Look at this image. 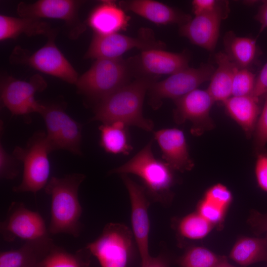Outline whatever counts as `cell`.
Listing matches in <instances>:
<instances>
[{
    "label": "cell",
    "instance_id": "1",
    "mask_svg": "<svg viewBox=\"0 0 267 267\" xmlns=\"http://www.w3.org/2000/svg\"><path fill=\"white\" fill-rule=\"evenodd\" d=\"M157 81L151 78H134L96 103L91 121L102 124L115 122L136 126L147 132L154 129L152 120L143 115L144 97L151 85Z\"/></svg>",
    "mask_w": 267,
    "mask_h": 267
},
{
    "label": "cell",
    "instance_id": "2",
    "mask_svg": "<svg viewBox=\"0 0 267 267\" xmlns=\"http://www.w3.org/2000/svg\"><path fill=\"white\" fill-rule=\"evenodd\" d=\"M86 176L73 173L61 178L52 177L44 188L51 196L49 233L68 234L78 237L81 231L82 208L78 197L79 187Z\"/></svg>",
    "mask_w": 267,
    "mask_h": 267
},
{
    "label": "cell",
    "instance_id": "3",
    "mask_svg": "<svg viewBox=\"0 0 267 267\" xmlns=\"http://www.w3.org/2000/svg\"><path fill=\"white\" fill-rule=\"evenodd\" d=\"M150 140L133 157L109 174H132L138 176L144 184L146 192L155 201L168 203L173 197L171 188L176 181L173 170L166 162L153 155Z\"/></svg>",
    "mask_w": 267,
    "mask_h": 267
},
{
    "label": "cell",
    "instance_id": "4",
    "mask_svg": "<svg viewBox=\"0 0 267 267\" xmlns=\"http://www.w3.org/2000/svg\"><path fill=\"white\" fill-rule=\"evenodd\" d=\"M135 78L131 57L96 59L90 68L79 77L78 93L96 103Z\"/></svg>",
    "mask_w": 267,
    "mask_h": 267
},
{
    "label": "cell",
    "instance_id": "5",
    "mask_svg": "<svg viewBox=\"0 0 267 267\" xmlns=\"http://www.w3.org/2000/svg\"><path fill=\"white\" fill-rule=\"evenodd\" d=\"M50 153L46 133L43 131L35 132L25 146L15 147L12 154L23 163V173L21 183L12 188L14 192L36 193L45 187L50 174Z\"/></svg>",
    "mask_w": 267,
    "mask_h": 267
},
{
    "label": "cell",
    "instance_id": "6",
    "mask_svg": "<svg viewBox=\"0 0 267 267\" xmlns=\"http://www.w3.org/2000/svg\"><path fill=\"white\" fill-rule=\"evenodd\" d=\"M133 233L125 225L109 223L94 241L85 247L101 267H127L133 247Z\"/></svg>",
    "mask_w": 267,
    "mask_h": 267
},
{
    "label": "cell",
    "instance_id": "7",
    "mask_svg": "<svg viewBox=\"0 0 267 267\" xmlns=\"http://www.w3.org/2000/svg\"><path fill=\"white\" fill-rule=\"evenodd\" d=\"M39 114L45 125L46 139L51 152L64 150L82 155V126L79 123L58 104H43Z\"/></svg>",
    "mask_w": 267,
    "mask_h": 267
},
{
    "label": "cell",
    "instance_id": "8",
    "mask_svg": "<svg viewBox=\"0 0 267 267\" xmlns=\"http://www.w3.org/2000/svg\"><path fill=\"white\" fill-rule=\"evenodd\" d=\"M54 40L55 38L48 39L46 44L34 52L17 46L10 56V61L13 64L29 66L41 72L76 85L78 74L56 46Z\"/></svg>",
    "mask_w": 267,
    "mask_h": 267
},
{
    "label": "cell",
    "instance_id": "9",
    "mask_svg": "<svg viewBox=\"0 0 267 267\" xmlns=\"http://www.w3.org/2000/svg\"><path fill=\"white\" fill-rule=\"evenodd\" d=\"M165 44L157 39L153 31L141 28L137 36L131 37L119 33L107 35L94 34L84 58L89 59H117L134 48L141 51L152 48H166Z\"/></svg>",
    "mask_w": 267,
    "mask_h": 267
},
{
    "label": "cell",
    "instance_id": "10",
    "mask_svg": "<svg viewBox=\"0 0 267 267\" xmlns=\"http://www.w3.org/2000/svg\"><path fill=\"white\" fill-rule=\"evenodd\" d=\"M215 70L212 65L205 63L198 68L188 67L162 81L155 82L148 91L149 105L153 109L157 110L164 99L175 100L186 95L210 80Z\"/></svg>",
    "mask_w": 267,
    "mask_h": 267
},
{
    "label": "cell",
    "instance_id": "11",
    "mask_svg": "<svg viewBox=\"0 0 267 267\" xmlns=\"http://www.w3.org/2000/svg\"><path fill=\"white\" fill-rule=\"evenodd\" d=\"M46 86L45 81L39 74L33 76L28 81L6 77L1 81V102L13 115L39 114L43 103L35 99V94L44 90Z\"/></svg>",
    "mask_w": 267,
    "mask_h": 267
},
{
    "label": "cell",
    "instance_id": "12",
    "mask_svg": "<svg viewBox=\"0 0 267 267\" xmlns=\"http://www.w3.org/2000/svg\"><path fill=\"white\" fill-rule=\"evenodd\" d=\"M174 101L176 106L173 110L175 122L182 124L190 121L192 135L200 136L214 129L215 124L210 111L215 102L207 89H197Z\"/></svg>",
    "mask_w": 267,
    "mask_h": 267
},
{
    "label": "cell",
    "instance_id": "13",
    "mask_svg": "<svg viewBox=\"0 0 267 267\" xmlns=\"http://www.w3.org/2000/svg\"><path fill=\"white\" fill-rule=\"evenodd\" d=\"M82 2L74 0H40L32 3L21 2L17 5V12L20 17L63 20L69 28L70 37L75 39L86 30V26L78 16Z\"/></svg>",
    "mask_w": 267,
    "mask_h": 267
},
{
    "label": "cell",
    "instance_id": "14",
    "mask_svg": "<svg viewBox=\"0 0 267 267\" xmlns=\"http://www.w3.org/2000/svg\"><path fill=\"white\" fill-rule=\"evenodd\" d=\"M0 232L2 238L10 242L16 238L27 241L49 235L41 215L15 201L10 204L5 218L0 222Z\"/></svg>",
    "mask_w": 267,
    "mask_h": 267
},
{
    "label": "cell",
    "instance_id": "15",
    "mask_svg": "<svg viewBox=\"0 0 267 267\" xmlns=\"http://www.w3.org/2000/svg\"><path fill=\"white\" fill-rule=\"evenodd\" d=\"M164 49L145 50L131 57L135 78L143 77L158 81L163 75H171L188 67L190 57L186 51L175 53Z\"/></svg>",
    "mask_w": 267,
    "mask_h": 267
},
{
    "label": "cell",
    "instance_id": "16",
    "mask_svg": "<svg viewBox=\"0 0 267 267\" xmlns=\"http://www.w3.org/2000/svg\"><path fill=\"white\" fill-rule=\"evenodd\" d=\"M121 178L131 200L133 233L140 254L141 267H145L151 258L148 248L150 222L148 208L149 203L143 186L133 180L127 174L121 175Z\"/></svg>",
    "mask_w": 267,
    "mask_h": 267
},
{
    "label": "cell",
    "instance_id": "17",
    "mask_svg": "<svg viewBox=\"0 0 267 267\" xmlns=\"http://www.w3.org/2000/svg\"><path fill=\"white\" fill-rule=\"evenodd\" d=\"M228 12L229 8L196 15L179 26V34L193 44L213 51L219 39L221 21L227 17Z\"/></svg>",
    "mask_w": 267,
    "mask_h": 267
},
{
    "label": "cell",
    "instance_id": "18",
    "mask_svg": "<svg viewBox=\"0 0 267 267\" xmlns=\"http://www.w3.org/2000/svg\"><path fill=\"white\" fill-rule=\"evenodd\" d=\"M162 153V158L173 170L181 172L192 170L193 160L189 155L188 144L182 131L168 128L154 133Z\"/></svg>",
    "mask_w": 267,
    "mask_h": 267
},
{
    "label": "cell",
    "instance_id": "19",
    "mask_svg": "<svg viewBox=\"0 0 267 267\" xmlns=\"http://www.w3.org/2000/svg\"><path fill=\"white\" fill-rule=\"evenodd\" d=\"M125 11H130L158 25L177 24L182 26L191 16L180 10L153 0H127L119 2Z\"/></svg>",
    "mask_w": 267,
    "mask_h": 267
},
{
    "label": "cell",
    "instance_id": "20",
    "mask_svg": "<svg viewBox=\"0 0 267 267\" xmlns=\"http://www.w3.org/2000/svg\"><path fill=\"white\" fill-rule=\"evenodd\" d=\"M55 244L49 235L27 240L18 249L1 252L0 267H41Z\"/></svg>",
    "mask_w": 267,
    "mask_h": 267
},
{
    "label": "cell",
    "instance_id": "21",
    "mask_svg": "<svg viewBox=\"0 0 267 267\" xmlns=\"http://www.w3.org/2000/svg\"><path fill=\"white\" fill-rule=\"evenodd\" d=\"M130 17L113 1L104 0L91 12L88 23L94 34L107 35L126 29Z\"/></svg>",
    "mask_w": 267,
    "mask_h": 267
},
{
    "label": "cell",
    "instance_id": "22",
    "mask_svg": "<svg viewBox=\"0 0 267 267\" xmlns=\"http://www.w3.org/2000/svg\"><path fill=\"white\" fill-rule=\"evenodd\" d=\"M57 30L45 21L30 17L0 15V40L15 39L21 34L31 37L43 35L48 39L56 37Z\"/></svg>",
    "mask_w": 267,
    "mask_h": 267
},
{
    "label": "cell",
    "instance_id": "23",
    "mask_svg": "<svg viewBox=\"0 0 267 267\" xmlns=\"http://www.w3.org/2000/svg\"><path fill=\"white\" fill-rule=\"evenodd\" d=\"M259 100L252 95L232 96L222 103L228 116L241 128L248 138L253 136L261 112Z\"/></svg>",
    "mask_w": 267,
    "mask_h": 267
},
{
    "label": "cell",
    "instance_id": "24",
    "mask_svg": "<svg viewBox=\"0 0 267 267\" xmlns=\"http://www.w3.org/2000/svg\"><path fill=\"white\" fill-rule=\"evenodd\" d=\"M218 65L210 79L207 90L215 102L223 103L232 96V85L238 68L225 53L220 52L215 56Z\"/></svg>",
    "mask_w": 267,
    "mask_h": 267
},
{
    "label": "cell",
    "instance_id": "25",
    "mask_svg": "<svg viewBox=\"0 0 267 267\" xmlns=\"http://www.w3.org/2000/svg\"><path fill=\"white\" fill-rule=\"evenodd\" d=\"M225 54L239 68H247L256 59L258 46L256 40L236 36L233 31L223 37Z\"/></svg>",
    "mask_w": 267,
    "mask_h": 267
},
{
    "label": "cell",
    "instance_id": "26",
    "mask_svg": "<svg viewBox=\"0 0 267 267\" xmlns=\"http://www.w3.org/2000/svg\"><path fill=\"white\" fill-rule=\"evenodd\" d=\"M128 127L121 122L102 124L99 127L100 146L109 153L129 155L133 147Z\"/></svg>",
    "mask_w": 267,
    "mask_h": 267
},
{
    "label": "cell",
    "instance_id": "27",
    "mask_svg": "<svg viewBox=\"0 0 267 267\" xmlns=\"http://www.w3.org/2000/svg\"><path fill=\"white\" fill-rule=\"evenodd\" d=\"M229 257L244 267L267 260V237L240 238L232 248Z\"/></svg>",
    "mask_w": 267,
    "mask_h": 267
},
{
    "label": "cell",
    "instance_id": "28",
    "mask_svg": "<svg viewBox=\"0 0 267 267\" xmlns=\"http://www.w3.org/2000/svg\"><path fill=\"white\" fill-rule=\"evenodd\" d=\"M91 255L86 247L71 253L55 244L41 267H89Z\"/></svg>",
    "mask_w": 267,
    "mask_h": 267
},
{
    "label": "cell",
    "instance_id": "29",
    "mask_svg": "<svg viewBox=\"0 0 267 267\" xmlns=\"http://www.w3.org/2000/svg\"><path fill=\"white\" fill-rule=\"evenodd\" d=\"M225 258L202 247H193L178 260L181 267H217Z\"/></svg>",
    "mask_w": 267,
    "mask_h": 267
},
{
    "label": "cell",
    "instance_id": "30",
    "mask_svg": "<svg viewBox=\"0 0 267 267\" xmlns=\"http://www.w3.org/2000/svg\"><path fill=\"white\" fill-rule=\"evenodd\" d=\"M213 225L196 212L187 215L180 221L178 230L184 237L190 239H199L208 234Z\"/></svg>",
    "mask_w": 267,
    "mask_h": 267
},
{
    "label": "cell",
    "instance_id": "31",
    "mask_svg": "<svg viewBox=\"0 0 267 267\" xmlns=\"http://www.w3.org/2000/svg\"><path fill=\"white\" fill-rule=\"evenodd\" d=\"M256 77L247 68H238L234 75L232 85V96L252 95Z\"/></svg>",
    "mask_w": 267,
    "mask_h": 267
},
{
    "label": "cell",
    "instance_id": "32",
    "mask_svg": "<svg viewBox=\"0 0 267 267\" xmlns=\"http://www.w3.org/2000/svg\"><path fill=\"white\" fill-rule=\"evenodd\" d=\"M253 134V147L256 154L266 150L267 143V93Z\"/></svg>",
    "mask_w": 267,
    "mask_h": 267
},
{
    "label": "cell",
    "instance_id": "33",
    "mask_svg": "<svg viewBox=\"0 0 267 267\" xmlns=\"http://www.w3.org/2000/svg\"><path fill=\"white\" fill-rule=\"evenodd\" d=\"M203 198L226 210L232 201V195L226 186L217 183L206 190Z\"/></svg>",
    "mask_w": 267,
    "mask_h": 267
},
{
    "label": "cell",
    "instance_id": "34",
    "mask_svg": "<svg viewBox=\"0 0 267 267\" xmlns=\"http://www.w3.org/2000/svg\"><path fill=\"white\" fill-rule=\"evenodd\" d=\"M19 161L12 154H9L0 144V177L1 178L13 179L19 174Z\"/></svg>",
    "mask_w": 267,
    "mask_h": 267
},
{
    "label": "cell",
    "instance_id": "35",
    "mask_svg": "<svg viewBox=\"0 0 267 267\" xmlns=\"http://www.w3.org/2000/svg\"><path fill=\"white\" fill-rule=\"evenodd\" d=\"M225 211L203 198L198 204L197 212L212 224L215 225L222 221Z\"/></svg>",
    "mask_w": 267,
    "mask_h": 267
},
{
    "label": "cell",
    "instance_id": "36",
    "mask_svg": "<svg viewBox=\"0 0 267 267\" xmlns=\"http://www.w3.org/2000/svg\"><path fill=\"white\" fill-rule=\"evenodd\" d=\"M192 6L195 16L229 8L228 2L215 0H194Z\"/></svg>",
    "mask_w": 267,
    "mask_h": 267
},
{
    "label": "cell",
    "instance_id": "37",
    "mask_svg": "<svg viewBox=\"0 0 267 267\" xmlns=\"http://www.w3.org/2000/svg\"><path fill=\"white\" fill-rule=\"evenodd\" d=\"M255 174L259 187L267 192V152L266 150L256 154Z\"/></svg>",
    "mask_w": 267,
    "mask_h": 267
},
{
    "label": "cell",
    "instance_id": "38",
    "mask_svg": "<svg viewBox=\"0 0 267 267\" xmlns=\"http://www.w3.org/2000/svg\"><path fill=\"white\" fill-rule=\"evenodd\" d=\"M267 93V62L264 65L256 77L253 96L260 99Z\"/></svg>",
    "mask_w": 267,
    "mask_h": 267
},
{
    "label": "cell",
    "instance_id": "39",
    "mask_svg": "<svg viewBox=\"0 0 267 267\" xmlns=\"http://www.w3.org/2000/svg\"><path fill=\"white\" fill-rule=\"evenodd\" d=\"M250 222L258 233H265L267 237V214L263 215L255 213L251 217Z\"/></svg>",
    "mask_w": 267,
    "mask_h": 267
},
{
    "label": "cell",
    "instance_id": "40",
    "mask_svg": "<svg viewBox=\"0 0 267 267\" xmlns=\"http://www.w3.org/2000/svg\"><path fill=\"white\" fill-rule=\"evenodd\" d=\"M255 19L260 25V33L267 28V0H264L255 16Z\"/></svg>",
    "mask_w": 267,
    "mask_h": 267
},
{
    "label": "cell",
    "instance_id": "41",
    "mask_svg": "<svg viewBox=\"0 0 267 267\" xmlns=\"http://www.w3.org/2000/svg\"><path fill=\"white\" fill-rule=\"evenodd\" d=\"M145 267H168L164 257L161 256L152 257Z\"/></svg>",
    "mask_w": 267,
    "mask_h": 267
},
{
    "label": "cell",
    "instance_id": "42",
    "mask_svg": "<svg viewBox=\"0 0 267 267\" xmlns=\"http://www.w3.org/2000/svg\"><path fill=\"white\" fill-rule=\"evenodd\" d=\"M217 267H235L229 264L227 261L226 257Z\"/></svg>",
    "mask_w": 267,
    "mask_h": 267
},
{
    "label": "cell",
    "instance_id": "43",
    "mask_svg": "<svg viewBox=\"0 0 267 267\" xmlns=\"http://www.w3.org/2000/svg\"></svg>",
    "mask_w": 267,
    "mask_h": 267
}]
</instances>
